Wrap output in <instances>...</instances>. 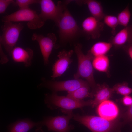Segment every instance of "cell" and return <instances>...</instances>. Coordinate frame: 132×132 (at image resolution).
<instances>
[{
    "label": "cell",
    "mask_w": 132,
    "mask_h": 132,
    "mask_svg": "<svg viewBox=\"0 0 132 132\" xmlns=\"http://www.w3.org/2000/svg\"><path fill=\"white\" fill-rule=\"evenodd\" d=\"M74 49L78 60V65L77 71L74 75V78L75 79H79L81 77L85 79L94 94L97 85L94 79V68L92 62L94 57L89 51L86 54H84L80 44H76Z\"/></svg>",
    "instance_id": "6da1fadb"
},
{
    "label": "cell",
    "mask_w": 132,
    "mask_h": 132,
    "mask_svg": "<svg viewBox=\"0 0 132 132\" xmlns=\"http://www.w3.org/2000/svg\"><path fill=\"white\" fill-rule=\"evenodd\" d=\"M59 28L60 41L65 43L71 41L83 34L75 20L68 10L65 8L57 25Z\"/></svg>",
    "instance_id": "7a4b0ae2"
},
{
    "label": "cell",
    "mask_w": 132,
    "mask_h": 132,
    "mask_svg": "<svg viewBox=\"0 0 132 132\" xmlns=\"http://www.w3.org/2000/svg\"><path fill=\"white\" fill-rule=\"evenodd\" d=\"M73 119L90 129L92 132H113L118 126V123L100 117L73 114Z\"/></svg>",
    "instance_id": "3957f363"
},
{
    "label": "cell",
    "mask_w": 132,
    "mask_h": 132,
    "mask_svg": "<svg viewBox=\"0 0 132 132\" xmlns=\"http://www.w3.org/2000/svg\"><path fill=\"white\" fill-rule=\"evenodd\" d=\"M2 20L4 22H27L28 27L32 29L41 27L45 22L36 11L29 7L19 9L13 13L5 16Z\"/></svg>",
    "instance_id": "277c9868"
},
{
    "label": "cell",
    "mask_w": 132,
    "mask_h": 132,
    "mask_svg": "<svg viewBox=\"0 0 132 132\" xmlns=\"http://www.w3.org/2000/svg\"><path fill=\"white\" fill-rule=\"evenodd\" d=\"M45 100L46 103L50 107L60 108L62 109V111L66 113L75 109L92 106V100L78 101L67 96H59L55 92L46 95Z\"/></svg>",
    "instance_id": "5b68a950"
},
{
    "label": "cell",
    "mask_w": 132,
    "mask_h": 132,
    "mask_svg": "<svg viewBox=\"0 0 132 132\" xmlns=\"http://www.w3.org/2000/svg\"><path fill=\"white\" fill-rule=\"evenodd\" d=\"M1 27L2 34L0 36V44L3 46L10 56L19 39L21 31L23 28L21 23L7 22Z\"/></svg>",
    "instance_id": "8992f818"
},
{
    "label": "cell",
    "mask_w": 132,
    "mask_h": 132,
    "mask_svg": "<svg viewBox=\"0 0 132 132\" xmlns=\"http://www.w3.org/2000/svg\"><path fill=\"white\" fill-rule=\"evenodd\" d=\"M70 1H59L56 5L51 0H40L39 3L41 9L40 15L45 21L48 19L52 20L57 25L65 8Z\"/></svg>",
    "instance_id": "52a82bcc"
},
{
    "label": "cell",
    "mask_w": 132,
    "mask_h": 132,
    "mask_svg": "<svg viewBox=\"0 0 132 132\" xmlns=\"http://www.w3.org/2000/svg\"><path fill=\"white\" fill-rule=\"evenodd\" d=\"M73 114L72 111H71L66 116L46 117L39 121L40 126H46L49 131L69 132L73 128L72 125L69 124L70 120L73 117Z\"/></svg>",
    "instance_id": "ba28073f"
},
{
    "label": "cell",
    "mask_w": 132,
    "mask_h": 132,
    "mask_svg": "<svg viewBox=\"0 0 132 132\" xmlns=\"http://www.w3.org/2000/svg\"><path fill=\"white\" fill-rule=\"evenodd\" d=\"M32 39L33 41H36L38 43L44 64H47L49 57L56 42V36L52 33H49L46 36L34 33L33 34Z\"/></svg>",
    "instance_id": "9c48e42d"
},
{
    "label": "cell",
    "mask_w": 132,
    "mask_h": 132,
    "mask_svg": "<svg viewBox=\"0 0 132 132\" xmlns=\"http://www.w3.org/2000/svg\"><path fill=\"white\" fill-rule=\"evenodd\" d=\"M88 84L86 81L79 79L64 81H48L44 84V86L54 92L63 91L69 92Z\"/></svg>",
    "instance_id": "30bf717a"
},
{
    "label": "cell",
    "mask_w": 132,
    "mask_h": 132,
    "mask_svg": "<svg viewBox=\"0 0 132 132\" xmlns=\"http://www.w3.org/2000/svg\"><path fill=\"white\" fill-rule=\"evenodd\" d=\"M82 26L84 35L88 38L96 39L100 37L104 25L101 21L91 16L84 20Z\"/></svg>",
    "instance_id": "8fae6325"
},
{
    "label": "cell",
    "mask_w": 132,
    "mask_h": 132,
    "mask_svg": "<svg viewBox=\"0 0 132 132\" xmlns=\"http://www.w3.org/2000/svg\"><path fill=\"white\" fill-rule=\"evenodd\" d=\"M73 52V50H63L59 52L57 56L58 59L52 67L51 76L52 79L60 76L66 70L72 62L71 57Z\"/></svg>",
    "instance_id": "7c38bea8"
},
{
    "label": "cell",
    "mask_w": 132,
    "mask_h": 132,
    "mask_svg": "<svg viewBox=\"0 0 132 132\" xmlns=\"http://www.w3.org/2000/svg\"><path fill=\"white\" fill-rule=\"evenodd\" d=\"M110 42L117 48L132 43V24L124 27L110 38Z\"/></svg>",
    "instance_id": "4fadbf2b"
},
{
    "label": "cell",
    "mask_w": 132,
    "mask_h": 132,
    "mask_svg": "<svg viewBox=\"0 0 132 132\" xmlns=\"http://www.w3.org/2000/svg\"><path fill=\"white\" fill-rule=\"evenodd\" d=\"M97 111L100 117L108 120L112 121L117 117L119 111L117 105L114 102L107 100L99 105Z\"/></svg>",
    "instance_id": "5bb4252c"
},
{
    "label": "cell",
    "mask_w": 132,
    "mask_h": 132,
    "mask_svg": "<svg viewBox=\"0 0 132 132\" xmlns=\"http://www.w3.org/2000/svg\"><path fill=\"white\" fill-rule=\"evenodd\" d=\"M33 56V52L30 48H24L15 46L11 53L13 60L16 62L23 63L26 67L30 66Z\"/></svg>",
    "instance_id": "9a60e30c"
},
{
    "label": "cell",
    "mask_w": 132,
    "mask_h": 132,
    "mask_svg": "<svg viewBox=\"0 0 132 132\" xmlns=\"http://www.w3.org/2000/svg\"><path fill=\"white\" fill-rule=\"evenodd\" d=\"M113 88H109L105 84H98L94 91V99L92 100V106L94 107L110 98L114 93Z\"/></svg>",
    "instance_id": "2e32d148"
},
{
    "label": "cell",
    "mask_w": 132,
    "mask_h": 132,
    "mask_svg": "<svg viewBox=\"0 0 132 132\" xmlns=\"http://www.w3.org/2000/svg\"><path fill=\"white\" fill-rule=\"evenodd\" d=\"M40 125L39 122H34L28 118L20 120L9 125L7 127V132H27Z\"/></svg>",
    "instance_id": "e0dca14e"
},
{
    "label": "cell",
    "mask_w": 132,
    "mask_h": 132,
    "mask_svg": "<svg viewBox=\"0 0 132 132\" xmlns=\"http://www.w3.org/2000/svg\"><path fill=\"white\" fill-rule=\"evenodd\" d=\"M77 2L81 4H83L86 5L91 16L100 21L103 19L105 14L104 13L102 6L100 2L94 0H86Z\"/></svg>",
    "instance_id": "ac0fdd59"
},
{
    "label": "cell",
    "mask_w": 132,
    "mask_h": 132,
    "mask_svg": "<svg viewBox=\"0 0 132 132\" xmlns=\"http://www.w3.org/2000/svg\"><path fill=\"white\" fill-rule=\"evenodd\" d=\"M113 46L110 42L99 41L95 43L89 51L95 57L106 55Z\"/></svg>",
    "instance_id": "d6986e66"
},
{
    "label": "cell",
    "mask_w": 132,
    "mask_h": 132,
    "mask_svg": "<svg viewBox=\"0 0 132 132\" xmlns=\"http://www.w3.org/2000/svg\"><path fill=\"white\" fill-rule=\"evenodd\" d=\"M90 87L89 84L83 86L74 91L68 92L67 96L78 101L83 100V99L87 97H92L93 95Z\"/></svg>",
    "instance_id": "ffe728a7"
},
{
    "label": "cell",
    "mask_w": 132,
    "mask_h": 132,
    "mask_svg": "<svg viewBox=\"0 0 132 132\" xmlns=\"http://www.w3.org/2000/svg\"><path fill=\"white\" fill-rule=\"evenodd\" d=\"M93 68L100 72H107L109 66V58L106 55L94 57L92 62Z\"/></svg>",
    "instance_id": "44dd1931"
},
{
    "label": "cell",
    "mask_w": 132,
    "mask_h": 132,
    "mask_svg": "<svg viewBox=\"0 0 132 132\" xmlns=\"http://www.w3.org/2000/svg\"><path fill=\"white\" fill-rule=\"evenodd\" d=\"M131 16L129 5L128 4L123 10L118 14L117 17L119 24L124 27L128 26Z\"/></svg>",
    "instance_id": "7402d4cb"
},
{
    "label": "cell",
    "mask_w": 132,
    "mask_h": 132,
    "mask_svg": "<svg viewBox=\"0 0 132 132\" xmlns=\"http://www.w3.org/2000/svg\"><path fill=\"white\" fill-rule=\"evenodd\" d=\"M104 23L111 29L114 36L116 34V29L119 25L117 17L110 15H105L103 19Z\"/></svg>",
    "instance_id": "603a6c76"
},
{
    "label": "cell",
    "mask_w": 132,
    "mask_h": 132,
    "mask_svg": "<svg viewBox=\"0 0 132 132\" xmlns=\"http://www.w3.org/2000/svg\"><path fill=\"white\" fill-rule=\"evenodd\" d=\"M112 88L117 93L124 96L129 95L132 92V88L125 82L117 84Z\"/></svg>",
    "instance_id": "cb8c5ba5"
},
{
    "label": "cell",
    "mask_w": 132,
    "mask_h": 132,
    "mask_svg": "<svg viewBox=\"0 0 132 132\" xmlns=\"http://www.w3.org/2000/svg\"><path fill=\"white\" fill-rule=\"evenodd\" d=\"M40 0H16L13 5L14 6H18L19 9L29 7V5L33 4L39 3Z\"/></svg>",
    "instance_id": "d4e9b609"
},
{
    "label": "cell",
    "mask_w": 132,
    "mask_h": 132,
    "mask_svg": "<svg viewBox=\"0 0 132 132\" xmlns=\"http://www.w3.org/2000/svg\"><path fill=\"white\" fill-rule=\"evenodd\" d=\"M15 0H0V13H4L8 6L11 4H13Z\"/></svg>",
    "instance_id": "484cf974"
},
{
    "label": "cell",
    "mask_w": 132,
    "mask_h": 132,
    "mask_svg": "<svg viewBox=\"0 0 132 132\" xmlns=\"http://www.w3.org/2000/svg\"><path fill=\"white\" fill-rule=\"evenodd\" d=\"M124 118L125 123H132V104L129 106L125 113Z\"/></svg>",
    "instance_id": "4316f807"
},
{
    "label": "cell",
    "mask_w": 132,
    "mask_h": 132,
    "mask_svg": "<svg viewBox=\"0 0 132 132\" xmlns=\"http://www.w3.org/2000/svg\"><path fill=\"white\" fill-rule=\"evenodd\" d=\"M0 54L1 63V64H4L7 62L8 61V59L3 52L2 45L0 44Z\"/></svg>",
    "instance_id": "83f0119b"
},
{
    "label": "cell",
    "mask_w": 132,
    "mask_h": 132,
    "mask_svg": "<svg viewBox=\"0 0 132 132\" xmlns=\"http://www.w3.org/2000/svg\"><path fill=\"white\" fill-rule=\"evenodd\" d=\"M122 101L125 105L129 106L132 104V97L128 95L124 96Z\"/></svg>",
    "instance_id": "f1b7e54d"
},
{
    "label": "cell",
    "mask_w": 132,
    "mask_h": 132,
    "mask_svg": "<svg viewBox=\"0 0 132 132\" xmlns=\"http://www.w3.org/2000/svg\"><path fill=\"white\" fill-rule=\"evenodd\" d=\"M123 47L132 59V43L126 45Z\"/></svg>",
    "instance_id": "f546056e"
},
{
    "label": "cell",
    "mask_w": 132,
    "mask_h": 132,
    "mask_svg": "<svg viewBox=\"0 0 132 132\" xmlns=\"http://www.w3.org/2000/svg\"><path fill=\"white\" fill-rule=\"evenodd\" d=\"M41 127L39 126L38 127L36 130V132H43V131L41 129Z\"/></svg>",
    "instance_id": "4dcf8cb0"
}]
</instances>
